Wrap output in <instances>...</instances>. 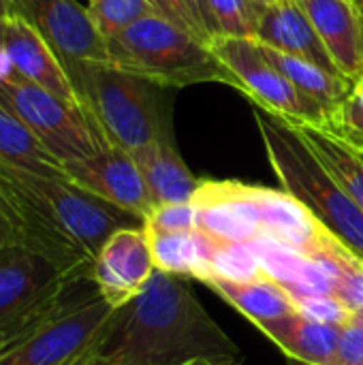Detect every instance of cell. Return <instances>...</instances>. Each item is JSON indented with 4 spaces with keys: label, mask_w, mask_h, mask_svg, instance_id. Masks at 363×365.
Here are the masks:
<instances>
[{
    "label": "cell",
    "mask_w": 363,
    "mask_h": 365,
    "mask_svg": "<svg viewBox=\"0 0 363 365\" xmlns=\"http://www.w3.org/2000/svg\"><path fill=\"white\" fill-rule=\"evenodd\" d=\"M240 365L237 344L220 329L188 282L154 272L145 291L111 310L86 365Z\"/></svg>",
    "instance_id": "cell-1"
},
{
    "label": "cell",
    "mask_w": 363,
    "mask_h": 365,
    "mask_svg": "<svg viewBox=\"0 0 363 365\" xmlns=\"http://www.w3.org/2000/svg\"><path fill=\"white\" fill-rule=\"evenodd\" d=\"M255 120L267 160L282 190L300 199L351 252L363 261V212L332 178L300 130L276 113L255 105Z\"/></svg>",
    "instance_id": "cell-2"
},
{
    "label": "cell",
    "mask_w": 363,
    "mask_h": 365,
    "mask_svg": "<svg viewBox=\"0 0 363 365\" xmlns=\"http://www.w3.org/2000/svg\"><path fill=\"white\" fill-rule=\"evenodd\" d=\"M109 62L165 88L220 81L237 88L235 75L208 43L163 15H148L107 38Z\"/></svg>",
    "instance_id": "cell-3"
},
{
    "label": "cell",
    "mask_w": 363,
    "mask_h": 365,
    "mask_svg": "<svg viewBox=\"0 0 363 365\" xmlns=\"http://www.w3.org/2000/svg\"><path fill=\"white\" fill-rule=\"evenodd\" d=\"M81 109L98 135L118 148L135 152L152 143L165 128L160 124L150 81L111 62L64 64Z\"/></svg>",
    "instance_id": "cell-4"
},
{
    "label": "cell",
    "mask_w": 363,
    "mask_h": 365,
    "mask_svg": "<svg viewBox=\"0 0 363 365\" xmlns=\"http://www.w3.org/2000/svg\"><path fill=\"white\" fill-rule=\"evenodd\" d=\"M0 218L13 248L39 255L64 274L92 278L94 259L60 225L39 188V173L0 160Z\"/></svg>",
    "instance_id": "cell-5"
},
{
    "label": "cell",
    "mask_w": 363,
    "mask_h": 365,
    "mask_svg": "<svg viewBox=\"0 0 363 365\" xmlns=\"http://www.w3.org/2000/svg\"><path fill=\"white\" fill-rule=\"evenodd\" d=\"M0 107L19 118L62 163L96 154L107 141L81 107H73L13 68L0 73Z\"/></svg>",
    "instance_id": "cell-6"
},
{
    "label": "cell",
    "mask_w": 363,
    "mask_h": 365,
    "mask_svg": "<svg viewBox=\"0 0 363 365\" xmlns=\"http://www.w3.org/2000/svg\"><path fill=\"white\" fill-rule=\"evenodd\" d=\"M208 45L214 56L235 75L237 90H242L252 105L276 113L291 124L325 126V111L267 62L255 38L214 36Z\"/></svg>",
    "instance_id": "cell-7"
},
{
    "label": "cell",
    "mask_w": 363,
    "mask_h": 365,
    "mask_svg": "<svg viewBox=\"0 0 363 365\" xmlns=\"http://www.w3.org/2000/svg\"><path fill=\"white\" fill-rule=\"evenodd\" d=\"M111 310L96 291L43 327L13 338L0 351V365H73L92 346Z\"/></svg>",
    "instance_id": "cell-8"
},
{
    "label": "cell",
    "mask_w": 363,
    "mask_h": 365,
    "mask_svg": "<svg viewBox=\"0 0 363 365\" xmlns=\"http://www.w3.org/2000/svg\"><path fill=\"white\" fill-rule=\"evenodd\" d=\"M13 15L28 21L58 53L62 64L109 62L107 41L88 6L77 0H13Z\"/></svg>",
    "instance_id": "cell-9"
},
{
    "label": "cell",
    "mask_w": 363,
    "mask_h": 365,
    "mask_svg": "<svg viewBox=\"0 0 363 365\" xmlns=\"http://www.w3.org/2000/svg\"><path fill=\"white\" fill-rule=\"evenodd\" d=\"M64 173L79 188L139 216L141 220L154 210L137 163L124 148L107 143L92 156L66 160Z\"/></svg>",
    "instance_id": "cell-10"
},
{
    "label": "cell",
    "mask_w": 363,
    "mask_h": 365,
    "mask_svg": "<svg viewBox=\"0 0 363 365\" xmlns=\"http://www.w3.org/2000/svg\"><path fill=\"white\" fill-rule=\"evenodd\" d=\"M154 272L145 227H126L116 231L98 250L92 265V282L98 295L116 310L141 295Z\"/></svg>",
    "instance_id": "cell-11"
},
{
    "label": "cell",
    "mask_w": 363,
    "mask_h": 365,
    "mask_svg": "<svg viewBox=\"0 0 363 365\" xmlns=\"http://www.w3.org/2000/svg\"><path fill=\"white\" fill-rule=\"evenodd\" d=\"M193 203L197 205V229L216 242H252L263 233L259 214L242 182H201Z\"/></svg>",
    "instance_id": "cell-12"
},
{
    "label": "cell",
    "mask_w": 363,
    "mask_h": 365,
    "mask_svg": "<svg viewBox=\"0 0 363 365\" xmlns=\"http://www.w3.org/2000/svg\"><path fill=\"white\" fill-rule=\"evenodd\" d=\"M4 56L9 66L24 79L41 86L53 96L73 107H81L75 86L49 43L21 17H6L4 30Z\"/></svg>",
    "instance_id": "cell-13"
},
{
    "label": "cell",
    "mask_w": 363,
    "mask_h": 365,
    "mask_svg": "<svg viewBox=\"0 0 363 365\" xmlns=\"http://www.w3.org/2000/svg\"><path fill=\"white\" fill-rule=\"evenodd\" d=\"M246 192L259 214L263 229L261 235L276 237L308 257L317 255L327 237L334 235L300 199L287 190L246 184Z\"/></svg>",
    "instance_id": "cell-14"
},
{
    "label": "cell",
    "mask_w": 363,
    "mask_h": 365,
    "mask_svg": "<svg viewBox=\"0 0 363 365\" xmlns=\"http://www.w3.org/2000/svg\"><path fill=\"white\" fill-rule=\"evenodd\" d=\"M88 278L60 272L39 255L9 248L0 255V323L17 317L62 282Z\"/></svg>",
    "instance_id": "cell-15"
},
{
    "label": "cell",
    "mask_w": 363,
    "mask_h": 365,
    "mask_svg": "<svg viewBox=\"0 0 363 365\" xmlns=\"http://www.w3.org/2000/svg\"><path fill=\"white\" fill-rule=\"evenodd\" d=\"M255 41L278 51L310 60L334 75H342L297 0H276L274 4L265 6Z\"/></svg>",
    "instance_id": "cell-16"
},
{
    "label": "cell",
    "mask_w": 363,
    "mask_h": 365,
    "mask_svg": "<svg viewBox=\"0 0 363 365\" xmlns=\"http://www.w3.org/2000/svg\"><path fill=\"white\" fill-rule=\"evenodd\" d=\"M312 21L338 71L357 81L363 77V36L353 0H297Z\"/></svg>",
    "instance_id": "cell-17"
},
{
    "label": "cell",
    "mask_w": 363,
    "mask_h": 365,
    "mask_svg": "<svg viewBox=\"0 0 363 365\" xmlns=\"http://www.w3.org/2000/svg\"><path fill=\"white\" fill-rule=\"evenodd\" d=\"M131 154L145 182L154 207L167 203H188L195 199L201 180H197L184 165L182 156L178 154L167 133V126L158 133V137L152 143Z\"/></svg>",
    "instance_id": "cell-18"
},
{
    "label": "cell",
    "mask_w": 363,
    "mask_h": 365,
    "mask_svg": "<svg viewBox=\"0 0 363 365\" xmlns=\"http://www.w3.org/2000/svg\"><path fill=\"white\" fill-rule=\"evenodd\" d=\"M289 359L300 365H338L342 327L310 321L297 312L257 327Z\"/></svg>",
    "instance_id": "cell-19"
},
{
    "label": "cell",
    "mask_w": 363,
    "mask_h": 365,
    "mask_svg": "<svg viewBox=\"0 0 363 365\" xmlns=\"http://www.w3.org/2000/svg\"><path fill=\"white\" fill-rule=\"evenodd\" d=\"M148 240L154 267L158 272L180 278H193L203 284L212 278V259L218 242L201 229L186 233L148 231Z\"/></svg>",
    "instance_id": "cell-20"
},
{
    "label": "cell",
    "mask_w": 363,
    "mask_h": 365,
    "mask_svg": "<svg viewBox=\"0 0 363 365\" xmlns=\"http://www.w3.org/2000/svg\"><path fill=\"white\" fill-rule=\"evenodd\" d=\"M259 49L276 71H280L304 96L315 101L325 111L327 120L336 113V109L344 103V98L349 96L351 88H353L351 79H347L342 75H334L310 60L278 51V49L261 45V43H259Z\"/></svg>",
    "instance_id": "cell-21"
},
{
    "label": "cell",
    "mask_w": 363,
    "mask_h": 365,
    "mask_svg": "<svg viewBox=\"0 0 363 365\" xmlns=\"http://www.w3.org/2000/svg\"><path fill=\"white\" fill-rule=\"evenodd\" d=\"M208 287L229 306H233L244 319H248L255 327L295 312L291 297L267 276L244 282L210 280Z\"/></svg>",
    "instance_id": "cell-22"
},
{
    "label": "cell",
    "mask_w": 363,
    "mask_h": 365,
    "mask_svg": "<svg viewBox=\"0 0 363 365\" xmlns=\"http://www.w3.org/2000/svg\"><path fill=\"white\" fill-rule=\"evenodd\" d=\"M0 160L39 175L68 180L64 163L56 158L43 141L13 113L0 107Z\"/></svg>",
    "instance_id": "cell-23"
},
{
    "label": "cell",
    "mask_w": 363,
    "mask_h": 365,
    "mask_svg": "<svg viewBox=\"0 0 363 365\" xmlns=\"http://www.w3.org/2000/svg\"><path fill=\"white\" fill-rule=\"evenodd\" d=\"M306 143L312 148L323 167L332 178L347 190V195L362 207L363 212V156L329 133L325 126L317 124H293Z\"/></svg>",
    "instance_id": "cell-24"
},
{
    "label": "cell",
    "mask_w": 363,
    "mask_h": 365,
    "mask_svg": "<svg viewBox=\"0 0 363 365\" xmlns=\"http://www.w3.org/2000/svg\"><path fill=\"white\" fill-rule=\"evenodd\" d=\"M261 276H263V269L250 242H229V244L218 242L214 259H212L210 280L244 282V280H255Z\"/></svg>",
    "instance_id": "cell-25"
},
{
    "label": "cell",
    "mask_w": 363,
    "mask_h": 365,
    "mask_svg": "<svg viewBox=\"0 0 363 365\" xmlns=\"http://www.w3.org/2000/svg\"><path fill=\"white\" fill-rule=\"evenodd\" d=\"M88 11L105 41L137 19L158 13L150 0H88Z\"/></svg>",
    "instance_id": "cell-26"
},
{
    "label": "cell",
    "mask_w": 363,
    "mask_h": 365,
    "mask_svg": "<svg viewBox=\"0 0 363 365\" xmlns=\"http://www.w3.org/2000/svg\"><path fill=\"white\" fill-rule=\"evenodd\" d=\"M212 15L216 19L220 36L255 38L259 19L265 6L255 0H210Z\"/></svg>",
    "instance_id": "cell-27"
},
{
    "label": "cell",
    "mask_w": 363,
    "mask_h": 365,
    "mask_svg": "<svg viewBox=\"0 0 363 365\" xmlns=\"http://www.w3.org/2000/svg\"><path fill=\"white\" fill-rule=\"evenodd\" d=\"M325 128L363 154V77L353 81V88L336 113L327 120Z\"/></svg>",
    "instance_id": "cell-28"
},
{
    "label": "cell",
    "mask_w": 363,
    "mask_h": 365,
    "mask_svg": "<svg viewBox=\"0 0 363 365\" xmlns=\"http://www.w3.org/2000/svg\"><path fill=\"white\" fill-rule=\"evenodd\" d=\"M148 231L158 233H186L197 229V205L188 203H167L156 205L143 220Z\"/></svg>",
    "instance_id": "cell-29"
},
{
    "label": "cell",
    "mask_w": 363,
    "mask_h": 365,
    "mask_svg": "<svg viewBox=\"0 0 363 365\" xmlns=\"http://www.w3.org/2000/svg\"><path fill=\"white\" fill-rule=\"evenodd\" d=\"M291 304L295 308L297 314L317 321V323H325V325H334V327H344L351 323V312L347 310V306L336 297V295H306V297H291Z\"/></svg>",
    "instance_id": "cell-30"
},
{
    "label": "cell",
    "mask_w": 363,
    "mask_h": 365,
    "mask_svg": "<svg viewBox=\"0 0 363 365\" xmlns=\"http://www.w3.org/2000/svg\"><path fill=\"white\" fill-rule=\"evenodd\" d=\"M334 295L347 306L351 314L363 310V261L351 250L340 259Z\"/></svg>",
    "instance_id": "cell-31"
},
{
    "label": "cell",
    "mask_w": 363,
    "mask_h": 365,
    "mask_svg": "<svg viewBox=\"0 0 363 365\" xmlns=\"http://www.w3.org/2000/svg\"><path fill=\"white\" fill-rule=\"evenodd\" d=\"M180 9L188 30L203 43H210L214 36H220L216 19L210 9V0H173Z\"/></svg>",
    "instance_id": "cell-32"
},
{
    "label": "cell",
    "mask_w": 363,
    "mask_h": 365,
    "mask_svg": "<svg viewBox=\"0 0 363 365\" xmlns=\"http://www.w3.org/2000/svg\"><path fill=\"white\" fill-rule=\"evenodd\" d=\"M338 365H363V329L349 323L340 331Z\"/></svg>",
    "instance_id": "cell-33"
},
{
    "label": "cell",
    "mask_w": 363,
    "mask_h": 365,
    "mask_svg": "<svg viewBox=\"0 0 363 365\" xmlns=\"http://www.w3.org/2000/svg\"><path fill=\"white\" fill-rule=\"evenodd\" d=\"M150 2L156 6V11H158L163 17H167V19H171L173 24H178V26H182L184 30H188V26H186L182 13H180V9L175 6L173 0H150ZM188 32H190V30H188ZM190 34H193V32H190ZM193 36H195V34H193Z\"/></svg>",
    "instance_id": "cell-34"
},
{
    "label": "cell",
    "mask_w": 363,
    "mask_h": 365,
    "mask_svg": "<svg viewBox=\"0 0 363 365\" xmlns=\"http://www.w3.org/2000/svg\"><path fill=\"white\" fill-rule=\"evenodd\" d=\"M4 30H6V19L0 17V73L6 71V68H11L6 56H4Z\"/></svg>",
    "instance_id": "cell-35"
},
{
    "label": "cell",
    "mask_w": 363,
    "mask_h": 365,
    "mask_svg": "<svg viewBox=\"0 0 363 365\" xmlns=\"http://www.w3.org/2000/svg\"><path fill=\"white\" fill-rule=\"evenodd\" d=\"M9 248H11L9 231H6V227H4V222H2V218H0V255H2V252H6Z\"/></svg>",
    "instance_id": "cell-36"
},
{
    "label": "cell",
    "mask_w": 363,
    "mask_h": 365,
    "mask_svg": "<svg viewBox=\"0 0 363 365\" xmlns=\"http://www.w3.org/2000/svg\"><path fill=\"white\" fill-rule=\"evenodd\" d=\"M13 15V0H0V17H11Z\"/></svg>",
    "instance_id": "cell-37"
},
{
    "label": "cell",
    "mask_w": 363,
    "mask_h": 365,
    "mask_svg": "<svg viewBox=\"0 0 363 365\" xmlns=\"http://www.w3.org/2000/svg\"><path fill=\"white\" fill-rule=\"evenodd\" d=\"M353 2H355L357 15H359V26H362V36H363V0H353Z\"/></svg>",
    "instance_id": "cell-38"
},
{
    "label": "cell",
    "mask_w": 363,
    "mask_h": 365,
    "mask_svg": "<svg viewBox=\"0 0 363 365\" xmlns=\"http://www.w3.org/2000/svg\"><path fill=\"white\" fill-rule=\"evenodd\" d=\"M88 355H90V349H88V351H86V353H83V355H81V357H79V359H77L73 365H86L88 364Z\"/></svg>",
    "instance_id": "cell-39"
},
{
    "label": "cell",
    "mask_w": 363,
    "mask_h": 365,
    "mask_svg": "<svg viewBox=\"0 0 363 365\" xmlns=\"http://www.w3.org/2000/svg\"><path fill=\"white\" fill-rule=\"evenodd\" d=\"M257 4H261V6H270V4H274L276 0H255Z\"/></svg>",
    "instance_id": "cell-40"
},
{
    "label": "cell",
    "mask_w": 363,
    "mask_h": 365,
    "mask_svg": "<svg viewBox=\"0 0 363 365\" xmlns=\"http://www.w3.org/2000/svg\"><path fill=\"white\" fill-rule=\"evenodd\" d=\"M186 365H212L210 361H203V359H197V361H193V364H186Z\"/></svg>",
    "instance_id": "cell-41"
},
{
    "label": "cell",
    "mask_w": 363,
    "mask_h": 365,
    "mask_svg": "<svg viewBox=\"0 0 363 365\" xmlns=\"http://www.w3.org/2000/svg\"><path fill=\"white\" fill-rule=\"evenodd\" d=\"M362 156H363V154H362Z\"/></svg>",
    "instance_id": "cell-42"
}]
</instances>
